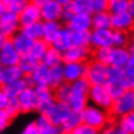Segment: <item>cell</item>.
<instances>
[{"label":"cell","mask_w":134,"mask_h":134,"mask_svg":"<svg viewBox=\"0 0 134 134\" xmlns=\"http://www.w3.org/2000/svg\"><path fill=\"white\" fill-rule=\"evenodd\" d=\"M42 63L46 64L47 66H49L50 68L58 65H63L64 64V57H63V52L59 51L58 49H56L55 47L50 46L48 51H47L46 56L43 57Z\"/></svg>","instance_id":"cell-30"},{"label":"cell","mask_w":134,"mask_h":134,"mask_svg":"<svg viewBox=\"0 0 134 134\" xmlns=\"http://www.w3.org/2000/svg\"><path fill=\"white\" fill-rule=\"evenodd\" d=\"M58 2H60L63 6H67V5H69V4H72L74 0H57Z\"/></svg>","instance_id":"cell-55"},{"label":"cell","mask_w":134,"mask_h":134,"mask_svg":"<svg viewBox=\"0 0 134 134\" xmlns=\"http://www.w3.org/2000/svg\"><path fill=\"white\" fill-rule=\"evenodd\" d=\"M72 108L69 107V105L65 101H58L57 100L56 103L51 107V109L46 114L47 116L50 118V120L56 124L58 126H62L63 123L66 120V118L68 117V115L71 114Z\"/></svg>","instance_id":"cell-13"},{"label":"cell","mask_w":134,"mask_h":134,"mask_svg":"<svg viewBox=\"0 0 134 134\" xmlns=\"http://www.w3.org/2000/svg\"><path fill=\"white\" fill-rule=\"evenodd\" d=\"M23 77H25V75L18 65L1 66V68H0V83H1V85L9 84V83L15 82Z\"/></svg>","instance_id":"cell-19"},{"label":"cell","mask_w":134,"mask_h":134,"mask_svg":"<svg viewBox=\"0 0 134 134\" xmlns=\"http://www.w3.org/2000/svg\"><path fill=\"white\" fill-rule=\"evenodd\" d=\"M69 6L75 14H93L91 0H74Z\"/></svg>","instance_id":"cell-36"},{"label":"cell","mask_w":134,"mask_h":134,"mask_svg":"<svg viewBox=\"0 0 134 134\" xmlns=\"http://www.w3.org/2000/svg\"><path fill=\"white\" fill-rule=\"evenodd\" d=\"M50 67L47 66L42 62L40 63L39 67L32 73L31 75L25 76L29 82V85L31 86H49L50 81Z\"/></svg>","instance_id":"cell-12"},{"label":"cell","mask_w":134,"mask_h":134,"mask_svg":"<svg viewBox=\"0 0 134 134\" xmlns=\"http://www.w3.org/2000/svg\"><path fill=\"white\" fill-rule=\"evenodd\" d=\"M130 39H131V36L129 35V32L114 30V32H113L114 47H127V44L130 42Z\"/></svg>","instance_id":"cell-40"},{"label":"cell","mask_w":134,"mask_h":134,"mask_svg":"<svg viewBox=\"0 0 134 134\" xmlns=\"http://www.w3.org/2000/svg\"><path fill=\"white\" fill-rule=\"evenodd\" d=\"M109 9V0H92L93 13L107 12Z\"/></svg>","instance_id":"cell-46"},{"label":"cell","mask_w":134,"mask_h":134,"mask_svg":"<svg viewBox=\"0 0 134 134\" xmlns=\"http://www.w3.org/2000/svg\"><path fill=\"white\" fill-rule=\"evenodd\" d=\"M83 123V115L82 111H77V110H72L66 120L60 126L64 134H69L75 127H77L80 124Z\"/></svg>","instance_id":"cell-27"},{"label":"cell","mask_w":134,"mask_h":134,"mask_svg":"<svg viewBox=\"0 0 134 134\" xmlns=\"http://www.w3.org/2000/svg\"><path fill=\"white\" fill-rule=\"evenodd\" d=\"M65 82L66 80H65V72H64V64L51 67V69H50V81H49L50 88L55 90Z\"/></svg>","instance_id":"cell-31"},{"label":"cell","mask_w":134,"mask_h":134,"mask_svg":"<svg viewBox=\"0 0 134 134\" xmlns=\"http://www.w3.org/2000/svg\"><path fill=\"white\" fill-rule=\"evenodd\" d=\"M132 90H133V91H134V86H133V89H132Z\"/></svg>","instance_id":"cell-56"},{"label":"cell","mask_w":134,"mask_h":134,"mask_svg":"<svg viewBox=\"0 0 134 134\" xmlns=\"http://www.w3.org/2000/svg\"><path fill=\"white\" fill-rule=\"evenodd\" d=\"M124 69H125L126 76H130V77L134 79V56L131 57V59L129 60V63L125 65Z\"/></svg>","instance_id":"cell-50"},{"label":"cell","mask_w":134,"mask_h":134,"mask_svg":"<svg viewBox=\"0 0 134 134\" xmlns=\"http://www.w3.org/2000/svg\"><path fill=\"white\" fill-rule=\"evenodd\" d=\"M23 113H33L39 108V96L35 86H27L18 97Z\"/></svg>","instance_id":"cell-9"},{"label":"cell","mask_w":134,"mask_h":134,"mask_svg":"<svg viewBox=\"0 0 134 134\" xmlns=\"http://www.w3.org/2000/svg\"><path fill=\"white\" fill-rule=\"evenodd\" d=\"M99 134H129V133H126L118 124H114L109 122L103 129L100 130Z\"/></svg>","instance_id":"cell-44"},{"label":"cell","mask_w":134,"mask_h":134,"mask_svg":"<svg viewBox=\"0 0 134 134\" xmlns=\"http://www.w3.org/2000/svg\"><path fill=\"white\" fill-rule=\"evenodd\" d=\"M5 110L12 116V118H15V117H17L21 113H23L22 106H21V103H19L18 98H10L8 105L6 106Z\"/></svg>","instance_id":"cell-42"},{"label":"cell","mask_w":134,"mask_h":134,"mask_svg":"<svg viewBox=\"0 0 134 134\" xmlns=\"http://www.w3.org/2000/svg\"><path fill=\"white\" fill-rule=\"evenodd\" d=\"M111 29L118 31L130 32L134 29V16L130 12L113 14Z\"/></svg>","instance_id":"cell-17"},{"label":"cell","mask_w":134,"mask_h":134,"mask_svg":"<svg viewBox=\"0 0 134 134\" xmlns=\"http://www.w3.org/2000/svg\"><path fill=\"white\" fill-rule=\"evenodd\" d=\"M91 86V82L86 77H82L72 83V93L67 101L72 110L83 111V109L89 105V92Z\"/></svg>","instance_id":"cell-1"},{"label":"cell","mask_w":134,"mask_h":134,"mask_svg":"<svg viewBox=\"0 0 134 134\" xmlns=\"http://www.w3.org/2000/svg\"><path fill=\"white\" fill-rule=\"evenodd\" d=\"M99 132H100V130L83 122L77 127H75L69 134H99Z\"/></svg>","instance_id":"cell-43"},{"label":"cell","mask_w":134,"mask_h":134,"mask_svg":"<svg viewBox=\"0 0 134 134\" xmlns=\"http://www.w3.org/2000/svg\"><path fill=\"white\" fill-rule=\"evenodd\" d=\"M110 52H111V48H98L94 49V52H93V58L97 62L103 63L109 65L110 62Z\"/></svg>","instance_id":"cell-41"},{"label":"cell","mask_w":134,"mask_h":134,"mask_svg":"<svg viewBox=\"0 0 134 134\" xmlns=\"http://www.w3.org/2000/svg\"><path fill=\"white\" fill-rule=\"evenodd\" d=\"M131 57L132 55L130 53L127 47H111L109 66L125 67V65L131 59Z\"/></svg>","instance_id":"cell-20"},{"label":"cell","mask_w":134,"mask_h":134,"mask_svg":"<svg viewBox=\"0 0 134 134\" xmlns=\"http://www.w3.org/2000/svg\"><path fill=\"white\" fill-rule=\"evenodd\" d=\"M83 122L89 124L98 130L103 129L109 123V114L108 110L100 108V107L90 103L83 109Z\"/></svg>","instance_id":"cell-3"},{"label":"cell","mask_w":134,"mask_h":134,"mask_svg":"<svg viewBox=\"0 0 134 134\" xmlns=\"http://www.w3.org/2000/svg\"><path fill=\"white\" fill-rule=\"evenodd\" d=\"M31 1L34 2V4H36L38 6H40V7H41V6H43L44 4H47V2L50 1V0H31Z\"/></svg>","instance_id":"cell-53"},{"label":"cell","mask_w":134,"mask_h":134,"mask_svg":"<svg viewBox=\"0 0 134 134\" xmlns=\"http://www.w3.org/2000/svg\"><path fill=\"white\" fill-rule=\"evenodd\" d=\"M40 60L36 59L35 57H33L31 53H27V55H22L21 59H19L18 66L21 67V69L23 71L25 76L31 75L33 72L35 71L36 68L40 65Z\"/></svg>","instance_id":"cell-28"},{"label":"cell","mask_w":134,"mask_h":134,"mask_svg":"<svg viewBox=\"0 0 134 134\" xmlns=\"http://www.w3.org/2000/svg\"><path fill=\"white\" fill-rule=\"evenodd\" d=\"M89 102L109 111L114 103V98L110 96L106 84L92 85L89 92Z\"/></svg>","instance_id":"cell-5"},{"label":"cell","mask_w":134,"mask_h":134,"mask_svg":"<svg viewBox=\"0 0 134 134\" xmlns=\"http://www.w3.org/2000/svg\"><path fill=\"white\" fill-rule=\"evenodd\" d=\"M127 49H129V51H130L131 55L134 56V35L131 36L130 42H129V44H127Z\"/></svg>","instance_id":"cell-52"},{"label":"cell","mask_w":134,"mask_h":134,"mask_svg":"<svg viewBox=\"0 0 134 134\" xmlns=\"http://www.w3.org/2000/svg\"><path fill=\"white\" fill-rule=\"evenodd\" d=\"M129 12L134 16V0H130V9Z\"/></svg>","instance_id":"cell-54"},{"label":"cell","mask_w":134,"mask_h":134,"mask_svg":"<svg viewBox=\"0 0 134 134\" xmlns=\"http://www.w3.org/2000/svg\"><path fill=\"white\" fill-rule=\"evenodd\" d=\"M12 116L6 111L5 109H0V130L4 131L9 126V124L12 122Z\"/></svg>","instance_id":"cell-47"},{"label":"cell","mask_w":134,"mask_h":134,"mask_svg":"<svg viewBox=\"0 0 134 134\" xmlns=\"http://www.w3.org/2000/svg\"><path fill=\"white\" fill-rule=\"evenodd\" d=\"M43 26H44V22L39 21V22L33 23V24L22 26L21 31L24 32L26 35L35 41V40L43 39Z\"/></svg>","instance_id":"cell-32"},{"label":"cell","mask_w":134,"mask_h":134,"mask_svg":"<svg viewBox=\"0 0 134 134\" xmlns=\"http://www.w3.org/2000/svg\"><path fill=\"white\" fill-rule=\"evenodd\" d=\"M89 68L88 62H72L64 63L65 80L68 83H73L82 77H86Z\"/></svg>","instance_id":"cell-8"},{"label":"cell","mask_w":134,"mask_h":134,"mask_svg":"<svg viewBox=\"0 0 134 134\" xmlns=\"http://www.w3.org/2000/svg\"><path fill=\"white\" fill-rule=\"evenodd\" d=\"M106 86H107V89H108L110 96L114 98V100L119 98L127 90H131L129 84H127L126 76L120 80H108V82L106 83Z\"/></svg>","instance_id":"cell-24"},{"label":"cell","mask_w":134,"mask_h":134,"mask_svg":"<svg viewBox=\"0 0 134 134\" xmlns=\"http://www.w3.org/2000/svg\"><path fill=\"white\" fill-rule=\"evenodd\" d=\"M21 53L16 50L12 39L0 40V64L1 66L18 65Z\"/></svg>","instance_id":"cell-7"},{"label":"cell","mask_w":134,"mask_h":134,"mask_svg":"<svg viewBox=\"0 0 134 134\" xmlns=\"http://www.w3.org/2000/svg\"><path fill=\"white\" fill-rule=\"evenodd\" d=\"M27 86H30L27 80H26V77H23V79L17 80V81H15V82L9 83V84L2 85L1 90L9 97V98H18L19 94H21Z\"/></svg>","instance_id":"cell-25"},{"label":"cell","mask_w":134,"mask_h":134,"mask_svg":"<svg viewBox=\"0 0 134 134\" xmlns=\"http://www.w3.org/2000/svg\"><path fill=\"white\" fill-rule=\"evenodd\" d=\"M64 6L57 0H50L47 4L41 6L42 21H62Z\"/></svg>","instance_id":"cell-16"},{"label":"cell","mask_w":134,"mask_h":134,"mask_svg":"<svg viewBox=\"0 0 134 134\" xmlns=\"http://www.w3.org/2000/svg\"><path fill=\"white\" fill-rule=\"evenodd\" d=\"M66 25L72 31H92V14H75Z\"/></svg>","instance_id":"cell-18"},{"label":"cell","mask_w":134,"mask_h":134,"mask_svg":"<svg viewBox=\"0 0 134 134\" xmlns=\"http://www.w3.org/2000/svg\"><path fill=\"white\" fill-rule=\"evenodd\" d=\"M36 92H38L39 96L38 111L40 114H47L57 101L55 96V90L51 89L50 86H38Z\"/></svg>","instance_id":"cell-11"},{"label":"cell","mask_w":134,"mask_h":134,"mask_svg":"<svg viewBox=\"0 0 134 134\" xmlns=\"http://www.w3.org/2000/svg\"><path fill=\"white\" fill-rule=\"evenodd\" d=\"M9 100H10V98H9V97L1 90V91H0V108H1V109H5L6 106L8 105Z\"/></svg>","instance_id":"cell-51"},{"label":"cell","mask_w":134,"mask_h":134,"mask_svg":"<svg viewBox=\"0 0 134 134\" xmlns=\"http://www.w3.org/2000/svg\"><path fill=\"white\" fill-rule=\"evenodd\" d=\"M12 42L15 46L16 50L21 53V55H27L31 52V49L34 44V40L27 36L24 32L19 31L16 34L12 36Z\"/></svg>","instance_id":"cell-21"},{"label":"cell","mask_w":134,"mask_h":134,"mask_svg":"<svg viewBox=\"0 0 134 134\" xmlns=\"http://www.w3.org/2000/svg\"><path fill=\"white\" fill-rule=\"evenodd\" d=\"M91 1H92V0H91Z\"/></svg>","instance_id":"cell-58"},{"label":"cell","mask_w":134,"mask_h":134,"mask_svg":"<svg viewBox=\"0 0 134 134\" xmlns=\"http://www.w3.org/2000/svg\"><path fill=\"white\" fill-rule=\"evenodd\" d=\"M130 0H109V9L111 14H119V13L129 12Z\"/></svg>","instance_id":"cell-38"},{"label":"cell","mask_w":134,"mask_h":134,"mask_svg":"<svg viewBox=\"0 0 134 134\" xmlns=\"http://www.w3.org/2000/svg\"><path fill=\"white\" fill-rule=\"evenodd\" d=\"M118 125L129 134H134V110L118 119Z\"/></svg>","instance_id":"cell-39"},{"label":"cell","mask_w":134,"mask_h":134,"mask_svg":"<svg viewBox=\"0 0 134 134\" xmlns=\"http://www.w3.org/2000/svg\"><path fill=\"white\" fill-rule=\"evenodd\" d=\"M133 110H134V91L133 90H127L119 98L114 100V103L109 111L113 117L119 119L120 117L127 115Z\"/></svg>","instance_id":"cell-4"},{"label":"cell","mask_w":134,"mask_h":134,"mask_svg":"<svg viewBox=\"0 0 134 134\" xmlns=\"http://www.w3.org/2000/svg\"><path fill=\"white\" fill-rule=\"evenodd\" d=\"M75 15L74 10L71 8V6L67 5V6H64V12H63V16H62V22L67 24L71 19L73 18V16Z\"/></svg>","instance_id":"cell-49"},{"label":"cell","mask_w":134,"mask_h":134,"mask_svg":"<svg viewBox=\"0 0 134 134\" xmlns=\"http://www.w3.org/2000/svg\"><path fill=\"white\" fill-rule=\"evenodd\" d=\"M72 93V83L65 82L62 85H59L57 89H55V96L58 101H65L67 102Z\"/></svg>","instance_id":"cell-37"},{"label":"cell","mask_w":134,"mask_h":134,"mask_svg":"<svg viewBox=\"0 0 134 134\" xmlns=\"http://www.w3.org/2000/svg\"><path fill=\"white\" fill-rule=\"evenodd\" d=\"M126 76L124 67L109 66V79L108 80H120Z\"/></svg>","instance_id":"cell-45"},{"label":"cell","mask_w":134,"mask_h":134,"mask_svg":"<svg viewBox=\"0 0 134 134\" xmlns=\"http://www.w3.org/2000/svg\"><path fill=\"white\" fill-rule=\"evenodd\" d=\"M64 27L60 21H47L44 22V26H43V40L47 41L49 44H51L56 36L59 34Z\"/></svg>","instance_id":"cell-26"},{"label":"cell","mask_w":134,"mask_h":134,"mask_svg":"<svg viewBox=\"0 0 134 134\" xmlns=\"http://www.w3.org/2000/svg\"><path fill=\"white\" fill-rule=\"evenodd\" d=\"M73 46L90 47L91 46V31H72Z\"/></svg>","instance_id":"cell-33"},{"label":"cell","mask_w":134,"mask_h":134,"mask_svg":"<svg viewBox=\"0 0 134 134\" xmlns=\"http://www.w3.org/2000/svg\"><path fill=\"white\" fill-rule=\"evenodd\" d=\"M51 44H49L47 41H44L43 39H40V40H35L34 41V44H33L32 49H31V55L33 57H35L36 59H39L40 62H42L43 57L46 56L47 51H48L49 47Z\"/></svg>","instance_id":"cell-35"},{"label":"cell","mask_w":134,"mask_h":134,"mask_svg":"<svg viewBox=\"0 0 134 134\" xmlns=\"http://www.w3.org/2000/svg\"><path fill=\"white\" fill-rule=\"evenodd\" d=\"M30 2L31 0H0V6L5 9L19 14Z\"/></svg>","instance_id":"cell-34"},{"label":"cell","mask_w":134,"mask_h":134,"mask_svg":"<svg viewBox=\"0 0 134 134\" xmlns=\"http://www.w3.org/2000/svg\"><path fill=\"white\" fill-rule=\"evenodd\" d=\"M113 29H92L91 46L94 49L111 48L113 44Z\"/></svg>","instance_id":"cell-10"},{"label":"cell","mask_w":134,"mask_h":134,"mask_svg":"<svg viewBox=\"0 0 134 134\" xmlns=\"http://www.w3.org/2000/svg\"><path fill=\"white\" fill-rule=\"evenodd\" d=\"M86 79L91 82L92 85L106 84L109 79V65L97 60L89 63Z\"/></svg>","instance_id":"cell-6"},{"label":"cell","mask_w":134,"mask_h":134,"mask_svg":"<svg viewBox=\"0 0 134 134\" xmlns=\"http://www.w3.org/2000/svg\"><path fill=\"white\" fill-rule=\"evenodd\" d=\"M92 56V51L90 47H80L72 46L66 51L63 52L64 63L72 62H88L89 58Z\"/></svg>","instance_id":"cell-14"},{"label":"cell","mask_w":134,"mask_h":134,"mask_svg":"<svg viewBox=\"0 0 134 134\" xmlns=\"http://www.w3.org/2000/svg\"><path fill=\"white\" fill-rule=\"evenodd\" d=\"M133 32H134V29H133Z\"/></svg>","instance_id":"cell-57"},{"label":"cell","mask_w":134,"mask_h":134,"mask_svg":"<svg viewBox=\"0 0 134 134\" xmlns=\"http://www.w3.org/2000/svg\"><path fill=\"white\" fill-rule=\"evenodd\" d=\"M18 17H19V22H21L22 26H26V25L33 24L35 22L42 21L41 7L31 1L18 14Z\"/></svg>","instance_id":"cell-15"},{"label":"cell","mask_w":134,"mask_h":134,"mask_svg":"<svg viewBox=\"0 0 134 134\" xmlns=\"http://www.w3.org/2000/svg\"><path fill=\"white\" fill-rule=\"evenodd\" d=\"M113 14L109 10L93 13L92 14V24L93 29H111Z\"/></svg>","instance_id":"cell-29"},{"label":"cell","mask_w":134,"mask_h":134,"mask_svg":"<svg viewBox=\"0 0 134 134\" xmlns=\"http://www.w3.org/2000/svg\"><path fill=\"white\" fill-rule=\"evenodd\" d=\"M52 47H55L56 49H58L59 51H66L68 48H71L73 46L72 43V30L68 26H64L62 31L59 32V34L56 36V39L53 40L51 43Z\"/></svg>","instance_id":"cell-23"},{"label":"cell","mask_w":134,"mask_h":134,"mask_svg":"<svg viewBox=\"0 0 134 134\" xmlns=\"http://www.w3.org/2000/svg\"><path fill=\"white\" fill-rule=\"evenodd\" d=\"M21 29L22 25L18 14L0 6V39H10L14 34L21 31Z\"/></svg>","instance_id":"cell-2"},{"label":"cell","mask_w":134,"mask_h":134,"mask_svg":"<svg viewBox=\"0 0 134 134\" xmlns=\"http://www.w3.org/2000/svg\"><path fill=\"white\" fill-rule=\"evenodd\" d=\"M21 134H40V131L38 129V126H36L35 122L33 120V122H30L26 124L24 129L22 130Z\"/></svg>","instance_id":"cell-48"},{"label":"cell","mask_w":134,"mask_h":134,"mask_svg":"<svg viewBox=\"0 0 134 134\" xmlns=\"http://www.w3.org/2000/svg\"><path fill=\"white\" fill-rule=\"evenodd\" d=\"M40 134H64L60 126L53 124L46 114H40L34 120Z\"/></svg>","instance_id":"cell-22"}]
</instances>
